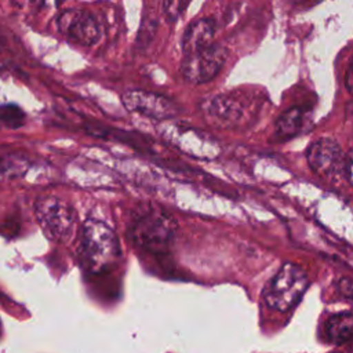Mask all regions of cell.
Segmentation results:
<instances>
[{
	"label": "cell",
	"mask_w": 353,
	"mask_h": 353,
	"mask_svg": "<svg viewBox=\"0 0 353 353\" xmlns=\"http://www.w3.org/2000/svg\"><path fill=\"white\" fill-rule=\"evenodd\" d=\"M309 285L307 274L294 263H284L263 290L265 303L277 312H287L296 305Z\"/></svg>",
	"instance_id": "3957f363"
},
{
	"label": "cell",
	"mask_w": 353,
	"mask_h": 353,
	"mask_svg": "<svg viewBox=\"0 0 353 353\" xmlns=\"http://www.w3.org/2000/svg\"><path fill=\"white\" fill-rule=\"evenodd\" d=\"M21 165H18L17 161H10L6 157H0V174H19L22 170H19Z\"/></svg>",
	"instance_id": "e0dca14e"
},
{
	"label": "cell",
	"mask_w": 353,
	"mask_h": 353,
	"mask_svg": "<svg viewBox=\"0 0 353 353\" xmlns=\"http://www.w3.org/2000/svg\"><path fill=\"white\" fill-rule=\"evenodd\" d=\"M215 34V22L211 18H200L193 21L182 36L181 44L185 55L197 52L210 47Z\"/></svg>",
	"instance_id": "30bf717a"
},
{
	"label": "cell",
	"mask_w": 353,
	"mask_h": 353,
	"mask_svg": "<svg viewBox=\"0 0 353 353\" xmlns=\"http://www.w3.org/2000/svg\"><path fill=\"white\" fill-rule=\"evenodd\" d=\"M323 336L328 343L343 345L353 341V310L331 314L323 325Z\"/></svg>",
	"instance_id": "7c38bea8"
},
{
	"label": "cell",
	"mask_w": 353,
	"mask_h": 353,
	"mask_svg": "<svg viewBox=\"0 0 353 353\" xmlns=\"http://www.w3.org/2000/svg\"><path fill=\"white\" fill-rule=\"evenodd\" d=\"M34 215L43 232L55 241H66L76 223L73 207L55 196L40 197L34 203Z\"/></svg>",
	"instance_id": "277c9868"
},
{
	"label": "cell",
	"mask_w": 353,
	"mask_h": 353,
	"mask_svg": "<svg viewBox=\"0 0 353 353\" xmlns=\"http://www.w3.org/2000/svg\"><path fill=\"white\" fill-rule=\"evenodd\" d=\"M310 168L321 176H336L343 172L345 154L341 146L331 138H320L307 149Z\"/></svg>",
	"instance_id": "9c48e42d"
},
{
	"label": "cell",
	"mask_w": 353,
	"mask_h": 353,
	"mask_svg": "<svg viewBox=\"0 0 353 353\" xmlns=\"http://www.w3.org/2000/svg\"><path fill=\"white\" fill-rule=\"evenodd\" d=\"M345 87L350 95H353V58L345 73Z\"/></svg>",
	"instance_id": "d6986e66"
},
{
	"label": "cell",
	"mask_w": 353,
	"mask_h": 353,
	"mask_svg": "<svg viewBox=\"0 0 353 353\" xmlns=\"http://www.w3.org/2000/svg\"><path fill=\"white\" fill-rule=\"evenodd\" d=\"M336 288L341 295H343L349 301H353V280L352 279L341 277L336 281Z\"/></svg>",
	"instance_id": "2e32d148"
},
{
	"label": "cell",
	"mask_w": 353,
	"mask_h": 353,
	"mask_svg": "<svg viewBox=\"0 0 353 353\" xmlns=\"http://www.w3.org/2000/svg\"><path fill=\"white\" fill-rule=\"evenodd\" d=\"M121 102L127 110L156 120H170L181 112L179 106L172 99L139 88L123 92Z\"/></svg>",
	"instance_id": "52a82bcc"
},
{
	"label": "cell",
	"mask_w": 353,
	"mask_h": 353,
	"mask_svg": "<svg viewBox=\"0 0 353 353\" xmlns=\"http://www.w3.org/2000/svg\"><path fill=\"white\" fill-rule=\"evenodd\" d=\"M207 116L214 120L218 125L230 127L241 120L243 117V105L232 97L219 95L212 98L207 108Z\"/></svg>",
	"instance_id": "8fae6325"
},
{
	"label": "cell",
	"mask_w": 353,
	"mask_h": 353,
	"mask_svg": "<svg viewBox=\"0 0 353 353\" xmlns=\"http://www.w3.org/2000/svg\"><path fill=\"white\" fill-rule=\"evenodd\" d=\"M303 123H305V112L301 108L295 106L288 109L279 117L276 123V130H277V134L283 137H292L301 131V128L303 127Z\"/></svg>",
	"instance_id": "4fadbf2b"
},
{
	"label": "cell",
	"mask_w": 353,
	"mask_h": 353,
	"mask_svg": "<svg viewBox=\"0 0 353 353\" xmlns=\"http://www.w3.org/2000/svg\"><path fill=\"white\" fill-rule=\"evenodd\" d=\"M176 230L175 219L159 208H149L132 219L130 236L142 250L159 252L165 250L172 241Z\"/></svg>",
	"instance_id": "7a4b0ae2"
},
{
	"label": "cell",
	"mask_w": 353,
	"mask_h": 353,
	"mask_svg": "<svg viewBox=\"0 0 353 353\" xmlns=\"http://www.w3.org/2000/svg\"><path fill=\"white\" fill-rule=\"evenodd\" d=\"M80 255L91 272L110 268L120 255L119 239L113 229L97 219L85 221L81 229Z\"/></svg>",
	"instance_id": "6da1fadb"
},
{
	"label": "cell",
	"mask_w": 353,
	"mask_h": 353,
	"mask_svg": "<svg viewBox=\"0 0 353 353\" xmlns=\"http://www.w3.org/2000/svg\"><path fill=\"white\" fill-rule=\"evenodd\" d=\"M0 123L8 128H18L25 123V113L14 103L0 106Z\"/></svg>",
	"instance_id": "5bb4252c"
},
{
	"label": "cell",
	"mask_w": 353,
	"mask_h": 353,
	"mask_svg": "<svg viewBox=\"0 0 353 353\" xmlns=\"http://www.w3.org/2000/svg\"><path fill=\"white\" fill-rule=\"evenodd\" d=\"M159 130L168 142L189 156L208 160L216 157L221 152L218 142L197 128L165 121Z\"/></svg>",
	"instance_id": "5b68a950"
},
{
	"label": "cell",
	"mask_w": 353,
	"mask_h": 353,
	"mask_svg": "<svg viewBox=\"0 0 353 353\" xmlns=\"http://www.w3.org/2000/svg\"><path fill=\"white\" fill-rule=\"evenodd\" d=\"M225 59V48L218 44H211L204 50L185 55L181 63V73L186 81L203 84L212 80L219 73Z\"/></svg>",
	"instance_id": "8992f818"
},
{
	"label": "cell",
	"mask_w": 353,
	"mask_h": 353,
	"mask_svg": "<svg viewBox=\"0 0 353 353\" xmlns=\"http://www.w3.org/2000/svg\"><path fill=\"white\" fill-rule=\"evenodd\" d=\"M57 26L68 39L81 46L95 44L102 34L97 18L87 10H66L57 18Z\"/></svg>",
	"instance_id": "ba28073f"
},
{
	"label": "cell",
	"mask_w": 353,
	"mask_h": 353,
	"mask_svg": "<svg viewBox=\"0 0 353 353\" xmlns=\"http://www.w3.org/2000/svg\"><path fill=\"white\" fill-rule=\"evenodd\" d=\"M185 7L186 4H182L181 1H165L163 4V11L170 21H175Z\"/></svg>",
	"instance_id": "9a60e30c"
},
{
	"label": "cell",
	"mask_w": 353,
	"mask_h": 353,
	"mask_svg": "<svg viewBox=\"0 0 353 353\" xmlns=\"http://www.w3.org/2000/svg\"><path fill=\"white\" fill-rule=\"evenodd\" d=\"M343 174L350 185H353V148L349 150L347 154H345V167Z\"/></svg>",
	"instance_id": "ac0fdd59"
}]
</instances>
